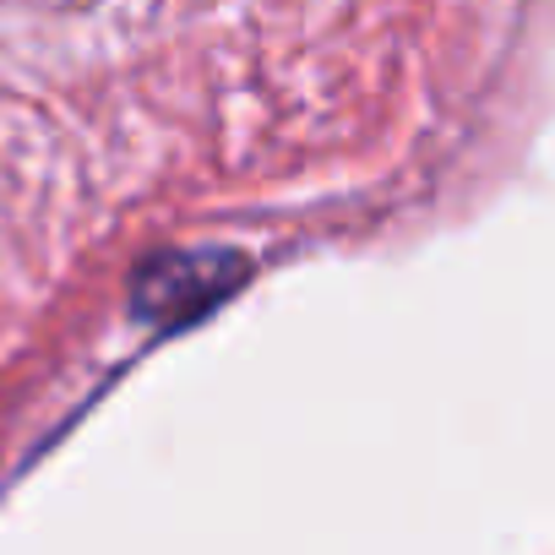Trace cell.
I'll return each mask as SVG.
<instances>
[{
    "label": "cell",
    "mask_w": 555,
    "mask_h": 555,
    "mask_svg": "<svg viewBox=\"0 0 555 555\" xmlns=\"http://www.w3.org/2000/svg\"><path fill=\"white\" fill-rule=\"evenodd\" d=\"M245 278H250V261H240L229 250L153 256L131 284V311L153 327H185L202 311H212L218 300H229Z\"/></svg>",
    "instance_id": "6da1fadb"
}]
</instances>
